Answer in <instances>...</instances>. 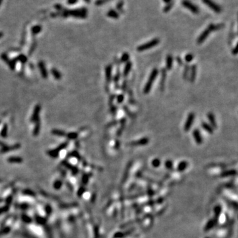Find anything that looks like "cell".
I'll return each instance as SVG.
<instances>
[{
	"instance_id": "cell-1",
	"label": "cell",
	"mask_w": 238,
	"mask_h": 238,
	"mask_svg": "<svg viewBox=\"0 0 238 238\" xmlns=\"http://www.w3.org/2000/svg\"><path fill=\"white\" fill-rule=\"evenodd\" d=\"M158 69L157 68H154L153 70L151 71V73L149 75V78L147 82H146L145 87L144 88V94H148L150 91H151V87H152V85H153V82H155V80L156 79L157 75H158Z\"/></svg>"
},
{
	"instance_id": "cell-2",
	"label": "cell",
	"mask_w": 238,
	"mask_h": 238,
	"mask_svg": "<svg viewBox=\"0 0 238 238\" xmlns=\"http://www.w3.org/2000/svg\"><path fill=\"white\" fill-rule=\"evenodd\" d=\"M159 43H160V39L157 38H153V39L151 40V41L147 42V43H144L143 45H141L139 46H138L137 47V51L143 52L145 51V50H149V49H151L154 46H157Z\"/></svg>"
},
{
	"instance_id": "cell-3",
	"label": "cell",
	"mask_w": 238,
	"mask_h": 238,
	"mask_svg": "<svg viewBox=\"0 0 238 238\" xmlns=\"http://www.w3.org/2000/svg\"><path fill=\"white\" fill-rule=\"evenodd\" d=\"M182 6L185 8L188 9L190 12H192L194 14H198L199 13V8L198 6L193 4L192 2H190L188 0H183L182 2Z\"/></svg>"
},
{
	"instance_id": "cell-4",
	"label": "cell",
	"mask_w": 238,
	"mask_h": 238,
	"mask_svg": "<svg viewBox=\"0 0 238 238\" xmlns=\"http://www.w3.org/2000/svg\"><path fill=\"white\" fill-rule=\"evenodd\" d=\"M203 2L216 13H220L222 11V7L213 0H203Z\"/></svg>"
},
{
	"instance_id": "cell-5",
	"label": "cell",
	"mask_w": 238,
	"mask_h": 238,
	"mask_svg": "<svg viewBox=\"0 0 238 238\" xmlns=\"http://www.w3.org/2000/svg\"><path fill=\"white\" fill-rule=\"evenodd\" d=\"M194 117H195V114H194V112H190L188 114L186 123H185V125H184V130L185 132H188L190 130V129L192 126V124H193Z\"/></svg>"
},
{
	"instance_id": "cell-6",
	"label": "cell",
	"mask_w": 238,
	"mask_h": 238,
	"mask_svg": "<svg viewBox=\"0 0 238 238\" xmlns=\"http://www.w3.org/2000/svg\"><path fill=\"white\" fill-rule=\"evenodd\" d=\"M149 138H147V137H144V138H142L138 140H136V141H133V142H131L130 143H128V146H145L146 144H147L149 143Z\"/></svg>"
},
{
	"instance_id": "cell-7",
	"label": "cell",
	"mask_w": 238,
	"mask_h": 238,
	"mask_svg": "<svg viewBox=\"0 0 238 238\" xmlns=\"http://www.w3.org/2000/svg\"><path fill=\"white\" fill-rule=\"evenodd\" d=\"M210 32H211V31H210L208 28H206V29H205V30H204V31H203V32H202L200 35H199V37H198V38H197L198 45H201V44H203V43H204V41H205L207 38H208V35L210 34Z\"/></svg>"
},
{
	"instance_id": "cell-8",
	"label": "cell",
	"mask_w": 238,
	"mask_h": 238,
	"mask_svg": "<svg viewBox=\"0 0 238 238\" xmlns=\"http://www.w3.org/2000/svg\"><path fill=\"white\" fill-rule=\"evenodd\" d=\"M192 136H193L194 141H195L196 144H199V145H201V144H203V138H202V136H201V132H200L199 129H194L193 130Z\"/></svg>"
},
{
	"instance_id": "cell-9",
	"label": "cell",
	"mask_w": 238,
	"mask_h": 238,
	"mask_svg": "<svg viewBox=\"0 0 238 238\" xmlns=\"http://www.w3.org/2000/svg\"><path fill=\"white\" fill-rule=\"evenodd\" d=\"M105 76H106V80L107 82V86L108 84L111 82L112 78V65L108 64V66L105 67Z\"/></svg>"
},
{
	"instance_id": "cell-10",
	"label": "cell",
	"mask_w": 238,
	"mask_h": 238,
	"mask_svg": "<svg viewBox=\"0 0 238 238\" xmlns=\"http://www.w3.org/2000/svg\"><path fill=\"white\" fill-rule=\"evenodd\" d=\"M166 76H167V73H166V69L165 68L162 69V77H161V81H160V90L161 91H164V88H165V80H166Z\"/></svg>"
},
{
	"instance_id": "cell-11",
	"label": "cell",
	"mask_w": 238,
	"mask_h": 238,
	"mask_svg": "<svg viewBox=\"0 0 238 238\" xmlns=\"http://www.w3.org/2000/svg\"><path fill=\"white\" fill-rule=\"evenodd\" d=\"M207 116H208V119L209 122H210V125L212 126V128L213 129H216L217 127H218V125H217L216 122L214 114L212 112H208V114H207Z\"/></svg>"
},
{
	"instance_id": "cell-12",
	"label": "cell",
	"mask_w": 238,
	"mask_h": 238,
	"mask_svg": "<svg viewBox=\"0 0 238 238\" xmlns=\"http://www.w3.org/2000/svg\"><path fill=\"white\" fill-rule=\"evenodd\" d=\"M196 71H197V66L195 64H194L190 68V82L193 83L196 80Z\"/></svg>"
},
{
	"instance_id": "cell-13",
	"label": "cell",
	"mask_w": 238,
	"mask_h": 238,
	"mask_svg": "<svg viewBox=\"0 0 238 238\" xmlns=\"http://www.w3.org/2000/svg\"><path fill=\"white\" fill-rule=\"evenodd\" d=\"M132 64L130 61H128L126 63V65L125 66V68H124V70H123V76L124 77H127L130 73V71H131V68H132Z\"/></svg>"
},
{
	"instance_id": "cell-14",
	"label": "cell",
	"mask_w": 238,
	"mask_h": 238,
	"mask_svg": "<svg viewBox=\"0 0 238 238\" xmlns=\"http://www.w3.org/2000/svg\"><path fill=\"white\" fill-rule=\"evenodd\" d=\"M173 56L171 54H168L166 57V69L167 70H171L173 66Z\"/></svg>"
},
{
	"instance_id": "cell-15",
	"label": "cell",
	"mask_w": 238,
	"mask_h": 238,
	"mask_svg": "<svg viewBox=\"0 0 238 238\" xmlns=\"http://www.w3.org/2000/svg\"><path fill=\"white\" fill-rule=\"evenodd\" d=\"M202 127L205 131H206L208 134H212L214 132V129L212 128V126H210L209 124L206 123V122H203L202 123Z\"/></svg>"
},
{
	"instance_id": "cell-16",
	"label": "cell",
	"mask_w": 238,
	"mask_h": 238,
	"mask_svg": "<svg viewBox=\"0 0 238 238\" xmlns=\"http://www.w3.org/2000/svg\"><path fill=\"white\" fill-rule=\"evenodd\" d=\"M107 15H108V17L112 18V19H118L119 17H120L119 13L115 11V10H114V9L109 10V11L107 13Z\"/></svg>"
},
{
	"instance_id": "cell-17",
	"label": "cell",
	"mask_w": 238,
	"mask_h": 238,
	"mask_svg": "<svg viewBox=\"0 0 238 238\" xmlns=\"http://www.w3.org/2000/svg\"><path fill=\"white\" fill-rule=\"evenodd\" d=\"M120 77H121V72H120V68L119 67H118L117 69V71H116V73L115 76L114 77V85H115V88L116 89H118V81L120 80Z\"/></svg>"
},
{
	"instance_id": "cell-18",
	"label": "cell",
	"mask_w": 238,
	"mask_h": 238,
	"mask_svg": "<svg viewBox=\"0 0 238 238\" xmlns=\"http://www.w3.org/2000/svg\"><path fill=\"white\" fill-rule=\"evenodd\" d=\"M123 7H124V1H123V0H120V1L118 2L117 4H116V11H117V12H120V13L124 12Z\"/></svg>"
},
{
	"instance_id": "cell-19",
	"label": "cell",
	"mask_w": 238,
	"mask_h": 238,
	"mask_svg": "<svg viewBox=\"0 0 238 238\" xmlns=\"http://www.w3.org/2000/svg\"><path fill=\"white\" fill-rule=\"evenodd\" d=\"M188 166V163L187 162H185V161H183V162H180L179 165H178L177 167V169L178 171H184L187 167Z\"/></svg>"
},
{
	"instance_id": "cell-20",
	"label": "cell",
	"mask_w": 238,
	"mask_h": 238,
	"mask_svg": "<svg viewBox=\"0 0 238 238\" xmlns=\"http://www.w3.org/2000/svg\"><path fill=\"white\" fill-rule=\"evenodd\" d=\"M129 59H130V54L128 52H124L123 55L121 56V62L126 63L129 61Z\"/></svg>"
},
{
	"instance_id": "cell-21",
	"label": "cell",
	"mask_w": 238,
	"mask_h": 238,
	"mask_svg": "<svg viewBox=\"0 0 238 238\" xmlns=\"http://www.w3.org/2000/svg\"><path fill=\"white\" fill-rule=\"evenodd\" d=\"M123 110H125V113H126L130 118H134L135 117V114H134V113H132V112H130V109L128 108V107H127L126 105H124V106H123Z\"/></svg>"
},
{
	"instance_id": "cell-22",
	"label": "cell",
	"mask_w": 238,
	"mask_h": 238,
	"mask_svg": "<svg viewBox=\"0 0 238 238\" xmlns=\"http://www.w3.org/2000/svg\"><path fill=\"white\" fill-rule=\"evenodd\" d=\"M173 6V1H171L170 2L167 3V6H165V7L164 8V12H165V13L169 12V11L171 10V9L172 8Z\"/></svg>"
},
{
	"instance_id": "cell-23",
	"label": "cell",
	"mask_w": 238,
	"mask_h": 238,
	"mask_svg": "<svg viewBox=\"0 0 238 238\" xmlns=\"http://www.w3.org/2000/svg\"><path fill=\"white\" fill-rule=\"evenodd\" d=\"M189 70H190V67H189V66H188V64L185 65L184 71H183V79H184V80H185V79L187 77V76H188V73Z\"/></svg>"
},
{
	"instance_id": "cell-24",
	"label": "cell",
	"mask_w": 238,
	"mask_h": 238,
	"mask_svg": "<svg viewBox=\"0 0 238 238\" xmlns=\"http://www.w3.org/2000/svg\"><path fill=\"white\" fill-rule=\"evenodd\" d=\"M194 58V56L192 54H187V55L185 56V60L187 63H189L192 62Z\"/></svg>"
},
{
	"instance_id": "cell-25",
	"label": "cell",
	"mask_w": 238,
	"mask_h": 238,
	"mask_svg": "<svg viewBox=\"0 0 238 238\" xmlns=\"http://www.w3.org/2000/svg\"><path fill=\"white\" fill-rule=\"evenodd\" d=\"M129 103L132 105L135 104V100L134 99L133 93L131 89H129Z\"/></svg>"
},
{
	"instance_id": "cell-26",
	"label": "cell",
	"mask_w": 238,
	"mask_h": 238,
	"mask_svg": "<svg viewBox=\"0 0 238 238\" xmlns=\"http://www.w3.org/2000/svg\"><path fill=\"white\" fill-rule=\"evenodd\" d=\"M160 164H161L160 160L157 158L154 159V160H152V162H151V165H153L154 167H158L160 165Z\"/></svg>"
},
{
	"instance_id": "cell-27",
	"label": "cell",
	"mask_w": 238,
	"mask_h": 238,
	"mask_svg": "<svg viewBox=\"0 0 238 238\" xmlns=\"http://www.w3.org/2000/svg\"><path fill=\"white\" fill-rule=\"evenodd\" d=\"M124 99H125V95H124V94H119L118 95H117V97H116V101H117V103H118V104L123 103Z\"/></svg>"
},
{
	"instance_id": "cell-28",
	"label": "cell",
	"mask_w": 238,
	"mask_h": 238,
	"mask_svg": "<svg viewBox=\"0 0 238 238\" xmlns=\"http://www.w3.org/2000/svg\"><path fill=\"white\" fill-rule=\"evenodd\" d=\"M165 167L168 168V169H171L173 167V162L171 160H167L165 162Z\"/></svg>"
},
{
	"instance_id": "cell-29",
	"label": "cell",
	"mask_w": 238,
	"mask_h": 238,
	"mask_svg": "<svg viewBox=\"0 0 238 238\" xmlns=\"http://www.w3.org/2000/svg\"><path fill=\"white\" fill-rule=\"evenodd\" d=\"M127 84H128V82L126 80L123 82V85H122V89L124 92H126V90H127Z\"/></svg>"
},
{
	"instance_id": "cell-30",
	"label": "cell",
	"mask_w": 238,
	"mask_h": 238,
	"mask_svg": "<svg viewBox=\"0 0 238 238\" xmlns=\"http://www.w3.org/2000/svg\"><path fill=\"white\" fill-rule=\"evenodd\" d=\"M110 112L113 115H115L117 112V107H115V106H111L110 107Z\"/></svg>"
},
{
	"instance_id": "cell-31",
	"label": "cell",
	"mask_w": 238,
	"mask_h": 238,
	"mask_svg": "<svg viewBox=\"0 0 238 238\" xmlns=\"http://www.w3.org/2000/svg\"><path fill=\"white\" fill-rule=\"evenodd\" d=\"M116 95L115 94H112L109 97V105H110V107L112 106V103H113V100L115 98Z\"/></svg>"
},
{
	"instance_id": "cell-32",
	"label": "cell",
	"mask_w": 238,
	"mask_h": 238,
	"mask_svg": "<svg viewBox=\"0 0 238 238\" xmlns=\"http://www.w3.org/2000/svg\"><path fill=\"white\" fill-rule=\"evenodd\" d=\"M176 60H177L178 64H179L180 66H183V60H182V59H181V57H180V56L176 57Z\"/></svg>"
},
{
	"instance_id": "cell-33",
	"label": "cell",
	"mask_w": 238,
	"mask_h": 238,
	"mask_svg": "<svg viewBox=\"0 0 238 238\" xmlns=\"http://www.w3.org/2000/svg\"><path fill=\"white\" fill-rule=\"evenodd\" d=\"M237 45H235L234 48L232 50V54H233V55H236L237 53Z\"/></svg>"
},
{
	"instance_id": "cell-34",
	"label": "cell",
	"mask_w": 238,
	"mask_h": 238,
	"mask_svg": "<svg viewBox=\"0 0 238 238\" xmlns=\"http://www.w3.org/2000/svg\"><path fill=\"white\" fill-rule=\"evenodd\" d=\"M119 147H120V143H119L118 140H116L115 141V144H114V148L115 149H118Z\"/></svg>"
},
{
	"instance_id": "cell-35",
	"label": "cell",
	"mask_w": 238,
	"mask_h": 238,
	"mask_svg": "<svg viewBox=\"0 0 238 238\" xmlns=\"http://www.w3.org/2000/svg\"><path fill=\"white\" fill-rule=\"evenodd\" d=\"M62 132H60V130H56V131H54V134H58V135H64V133H60Z\"/></svg>"
},
{
	"instance_id": "cell-36",
	"label": "cell",
	"mask_w": 238,
	"mask_h": 238,
	"mask_svg": "<svg viewBox=\"0 0 238 238\" xmlns=\"http://www.w3.org/2000/svg\"><path fill=\"white\" fill-rule=\"evenodd\" d=\"M109 1H110V0H101V1H99V3L101 4H103V3H105V2H109Z\"/></svg>"
},
{
	"instance_id": "cell-37",
	"label": "cell",
	"mask_w": 238,
	"mask_h": 238,
	"mask_svg": "<svg viewBox=\"0 0 238 238\" xmlns=\"http://www.w3.org/2000/svg\"><path fill=\"white\" fill-rule=\"evenodd\" d=\"M171 1H172V0H163V2H165V3H169Z\"/></svg>"
}]
</instances>
